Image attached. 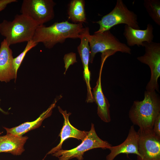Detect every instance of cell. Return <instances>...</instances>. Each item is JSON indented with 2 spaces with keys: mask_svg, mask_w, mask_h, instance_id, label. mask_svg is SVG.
<instances>
[{
  "mask_svg": "<svg viewBox=\"0 0 160 160\" xmlns=\"http://www.w3.org/2000/svg\"><path fill=\"white\" fill-rule=\"evenodd\" d=\"M56 102L57 100L55 99L49 108L33 121L25 122L17 127L11 128L4 127L6 131L7 134L23 136L28 131L38 128L41 126L44 119L51 115L52 110L56 105Z\"/></svg>",
  "mask_w": 160,
  "mask_h": 160,
  "instance_id": "cell-17",
  "label": "cell"
},
{
  "mask_svg": "<svg viewBox=\"0 0 160 160\" xmlns=\"http://www.w3.org/2000/svg\"><path fill=\"white\" fill-rule=\"evenodd\" d=\"M63 60L65 68L64 73L65 75L69 66L77 62L76 54L73 52L66 54L64 56Z\"/></svg>",
  "mask_w": 160,
  "mask_h": 160,
  "instance_id": "cell-21",
  "label": "cell"
},
{
  "mask_svg": "<svg viewBox=\"0 0 160 160\" xmlns=\"http://www.w3.org/2000/svg\"><path fill=\"white\" fill-rule=\"evenodd\" d=\"M89 33V28L87 27L85 32L80 39L81 42L77 47V50L82 63L83 78L87 85V94L86 101L87 103H92L94 100L90 84L91 74L89 68L90 52L87 34Z\"/></svg>",
  "mask_w": 160,
  "mask_h": 160,
  "instance_id": "cell-10",
  "label": "cell"
},
{
  "mask_svg": "<svg viewBox=\"0 0 160 160\" xmlns=\"http://www.w3.org/2000/svg\"><path fill=\"white\" fill-rule=\"evenodd\" d=\"M59 112L62 114L64 118L63 126L59 136L60 141L58 144L51 149L47 153L52 154L62 149V145L65 140L69 138H73L82 141L86 137L88 131L79 130L72 125L70 122L69 117L71 113H67L66 110H63L60 106H58Z\"/></svg>",
  "mask_w": 160,
  "mask_h": 160,
  "instance_id": "cell-11",
  "label": "cell"
},
{
  "mask_svg": "<svg viewBox=\"0 0 160 160\" xmlns=\"http://www.w3.org/2000/svg\"><path fill=\"white\" fill-rule=\"evenodd\" d=\"M95 23L100 25V28L96 32L109 30L114 26L121 24H125L135 29L140 28L137 15L128 9L122 0H117L113 9L100 20Z\"/></svg>",
  "mask_w": 160,
  "mask_h": 160,
  "instance_id": "cell-5",
  "label": "cell"
},
{
  "mask_svg": "<svg viewBox=\"0 0 160 160\" xmlns=\"http://www.w3.org/2000/svg\"><path fill=\"white\" fill-rule=\"evenodd\" d=\"M111 144L106 141L101 139L97 135L94 124L92 123L90 130L80 145L70 150H60L52 154L58 157L59 160H70L76 158L78 160H83V156L86 151L94 148H101L108 149Z\"/></svg>",
  "mask_w": 160,
  "mask_h": 160,
  "instance_id": "cell-6",
  "label": "cell"
},
{
  "mask_svg": "<svg viewBox=\"0 0 160 160\" xmlns=\"http://www.w3.org/2000/svg\"><path fill=\"white\" fill-rule=\"evenodd\" d=\"M153 28L150 23L147 24L145 29H136L125 25L123 35L127 40V46L132 47L136 45L143 47L144 42H150L154 38Z\"/></svg>",
  "mask_w": 160,
  "mask_h": 160,
  "instance_id": "cell-15",
  "label": "cell"
},
{
  "mask_svg": "<svg viewBox=\"0 0 160 160\" xmlns=\"http://www.w3.org/2000/svg\"><path fill=\"white\" fill-rule=\"evenodd\" d=\"M86 28L82 23H71L68 21L55 22L49 26L39 25L32 40L37 44L42 43L50 49L58 43H63L68 38L80 39Z\"/></svg>",
  "mask_w": 160,
  "mask_h": 160,
  "instance_id": "cell-1",
  "label": "cell"
},
{
  "mask_svg": "<svg viewBox=\"0 0 160 160\" xmlns=\"http://www.w3.org/2000/svg\"><path fill=\"white\" fill-rule=\"evenodd\" d=\"M0 110L1 111L2 110L0 108Z\"/></svg>",
  "mask_w": 160,
  "mask_h": 160,
  "instance_id": "cell-24",
  "label": "cell"
},
{
  "mask_svg": "<svg viewBox=\"0 0 160 160\" xmlns=\"http://www.w3.org/2000/svg\"><path fill=\"white\" fill-rule=\"evenodd\" d=\"M12 49L4 39L0 47V81L7 82L15 79L16 75L13 64Z\"/></svg>",
  "mask_w": 160,
  "mask_h": 160,
  "instance_id": "cell-12",
  "label": "cell"
},
{
  "mask_svg": "<svg viewBox=\"0 0 160 160\" xmlns=\"http://www.w3.org/2000/svg\"><path fill=\"white\" fill-rule=\"evenodd\" d=\"M105 60L101 59V67L99 77L96 82V85L93 88L92 94L94 102L97 106V114L103 121L108 123L111 120L110 107V104L107 98L104 94L101 84V76L103 66Z\"/></svg>",
  "mask_w": 160,
  "mask_h": 160,
  "instance_id": "cell-14",
  "label": "cell"
},
{
  "mask_svg": "<svg viewBox=\"0 0 160 160\" xmlns=\"http://www.w3.org/2000/svg\"><path fill=\"white\" fill-rule=\"evenodd\" d=\"M143 5L149 16L157 25L160 26V1L144 0Z\"/></svg>",
  "mask_w": 160,
  "mask_h": 160,
  "instance_id": "cell-19",
  "label": "cell"
},
{
  "mask_svg": "<svg viewBox=\"0 0 160 160\" xmlns=\"http://www.w3.org/2000/svg\"><path fill=\"white\" fill-rule=\"evenodd\" d=\"M139 137L134 125L132 126L125 140L121 144L116 146H111L108 149L111 152L106 157V160H113L118 155L121 153L135 154L137 157L140 155L138 152Z\"/></svg>",
  "mask_w": 160,
  "mask_h": 160,
  "instance_id": "cell-13",
  "label": "cell"
},
{
  "mask_svg": "<svg viewBox=\"0 0 160 160\" xmlns=\"http://www.w3.org/2000/svg\"><path fill=\"white\" fill-rule=\"evenodd\" d=\"M55 4L52 0H23L20 12L38 25H44L54 18Z\"/></svg>",
  "mask_w": 160,
  "mask_h": 160,
  "instance_id": "cell-7",
  "label": "cell"
},
{
  "mask_svg": "<svg viewBox=\"0 0 160 160\" xmlns=\"http://www.w3.org/2000/svg\"><path fill=\"white\" fill-rule=\"evenodd\" d=\"M143 44L145 53L137 59L141 63L148 65L150 69L151 78L146 86V91L159 92L158 80L160 76V43L152 41L144 42Z\"/></svg>",
  "mask_w": 160,
  "mask_h": 160,
  "instance_id": "cell-8",
  "label": "cell"
},
{
  "mask_svg": "<svg viewBox=\"0 0 160 160\" xmlns=\"http://www.w3.org/2000/svg\"><path fill=\"white\" fill-rule=\"evenodd\" d=\"M17 1V0H0V12L5 9L8 4Z\"/></svg>",
  "mask_w": 160,
  "mask_h": 160,
  "instance_id": "cell-23",
  "label": "cell"
},
{
  "mask_svg": "<svg viewBox=\"0 0 160 160\" xmlns=\"http://www.w3.org/2000/svg\"><path fill=\"white\" fill-rule=\"evenodd\" d=\"M160 114V99L156 91H145L143 100L134 101L129 117L134 125L141 129H153L155 121Z\"/></svg>",
  "mask_w": 160,
  "mask_h": 160,
  "instance_id": "cell-2",
  "label": "cell"
},
{
  "mask_svg": "<svg viewBox=\"0 0 160 160\" xmlns=\"http://www.w3.org/2000/svg\"><path fill=\"white\" fill-rule=\"evenodd\" d=\"M38 26L27 16L18 14L12 21L4 20L0 23V33L10 46L32 40Z\"/></svg>",
  "mask_w": 160,
  "mask_h": 160,
  "instance_id": "cell-3",
  "label": "cell"
},
{
  "mask_svg": "<svg viewBox=\"0 0 160 160\" xmlns=\"http://www.w3.org/2000/svg\"><path fill=\"white\" fill-rule=\"evenodd\" d=\"M68 19L75 23H85L86 17L85 10V1L73 0L69 4L68 11Z\"/></svg>",
  "mask_w": 160,
  "mask_h": 160,
  "instance_id": "cell-18",
  "label": "cell"
},
{
  "mask_svg": "<svg viewBox=\"0 0 160 160\" xmlns=\"http://www.w3.org/2000/svg\"><path fill=\"white\" fill-rule=\"evenodd\" d=\"M90 48V60L92 63L95 55L99 52L103 53L108 51L115 53L120 52L129 54L132 50L127 44L120 42L109 30L103 32H95L91 35L87 34Z\"/></svg>",
  "mask_w": 160,
  "mask_h": 160,
  "instance_id": "cell-4",
  "label": "cell"
},
{
  "mask_svg": "<svg viewBox=\"0 0 160 160\" xmlns=\"http://www.w3.org/2000/svg\"><path fill=\"white\" fill-rule=\"evenodd\" d=\"M138 152L140 157L137 160H160V138L153 129L139 128Z\"/></svg>",
  "mask_w": 160,
  "mask_h": 160,
  "instance_id": "cell-9",
  "label": "cell"
},
{
  "mask_svg": "<svg viewBox=\"0 0 160 160\" xmlns=\"http://www.w3.org/2000/svg\"><path fill=\"white\" fill-rule=\"evenodd\" d=\"M37 44L32 40L27 42L23 51L16 57L13 58V66L16 75L17 71L27 53L31 49L36 46Z\"/></svg>",
  "mask_w": 160,
  "mask_h": 160,
  "instance_id": "cell-20",
  "label": "cell"
},
{
  "mask_svg": "<svg viewBox=\"0 0 160 160\" xmlns=\"http://www.w3.org/2000/svg\"><path fill=\"white\" fill-rule=\"evenodd\" d=\"M28 137L8 134L0 137V153L20 155L24 151V145Z\"/></svg>",
  "mask_w": 160,
  "mask_h": 160,
  "instance_id": "cell-16",
  "label": "cell"
},
{
  "mask_svg": "<svg viewBox=\"0 0 160 160\" xmlns=\"http://www.w3.org/2000/svg\"><path fill=\"white\" fill-rule=\"evenodd\" d=\"M1 134V133H0V135Z\"/></svg>",
  "mask_w": 160,
  "mask_h": 160,
  "instance_id": "cell-25",
  "label": "cell"
},
{
  "mask_svg": "<svg viewBox=\"0 0 160 160\" xmlns=\"http://www.w3.org/2000/svg\"><path fill=\"white\" fill-rule=\"evenodd\" d=\"M153 130L155 135L160 138V114L157 116L155 121Z\"/></svg>",
  "mask_w": 160,
  "mask_h": 160,
  "instance_id": "cell-22",
  "label": "cell"
}]
</instances>
